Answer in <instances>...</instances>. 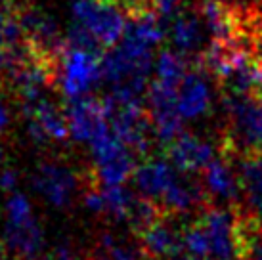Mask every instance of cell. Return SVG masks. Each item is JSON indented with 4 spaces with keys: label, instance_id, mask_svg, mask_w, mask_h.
Here are the masks:
<instances>
[{
    "label": "cell",
    "instance_id": "9c48e42d",
    "mask_svg": "<svg viewBox=\"0 0 262 260\" xmlns=\"http://www.w3.org/2000/svg\"><path fill=\"white\" fill-rule=\"evenodd\" d=\"M184 172L176 168L170 159L153 157L144 161L142 165H136V170L132 174V182L138 195L146 197L155 205H161L168 191L180 182Z\"/></svg>",
    "mask_w": 262,
    "mask_h": 260
},
{
    "label": "cell",
    "instance_id": "7402d4cb",
    "mask_svg": "<svg viewBox=\"0 0 262 260\" xmlns=\"http://www.w3.org/2000/svg\"><path fill=\"white\" fill-rule=\"evenodd\" d=\"M19 186V174L14 168H2L0 170V189L6 193H14Z\"/></svg>",
    "mask_w": 262,
    "mask_h": 260
},
{
    "label": "cell",
    "instance_id": "603a6c76",
    "mask_svg": "<svg viewBox=\"0 0 262 260\" xmlns=\"http://www.w3.org/2000/svg\"><path fill=\"white\" fill-rule=\"evenodd\" d=\"M84 207H86L92 214H103L102 189H90V191L84 195Z\"/></svg>",
    "mask_w": 262,
    "mask_h": 260
},
{
    "label": "cell",
    "instance_id": "30bf717a",
    "mask_svg": "<svg viewBox=\"0 0 262 260\" xmlns=\"http://www.w3.org/2000/svg\"><path fill=\"white\" fill-rule=\"evenodd\" d=\"M167 153L170 163L180 172L189 174V176L201 174L205 166L214 157H219L216 145L211 138L195 134V132H188V130H184L172 144L167 145Z\"/></svg>",
    "mask_w": 262,
    "mask_h": 260
},
{
    "label": "cell",
    "instance_id": "d4e9b609",
    "mask_svg": "<svg viewBox=\"0 0 262 260\" xmlns=\"http://www.w3.org/2000/svg\"><path fill=\"white\" fill-rule=\"evenodd\" d=\"M10 126V109L4 101L0 100V134Z\"/></svg>",
    "mask_w": 262,
    "mask_h": 260
},
{
    "label": "cell",
    "instance_id": "8992f818",
    "mask_svg": "<svg viewBox=\"0 0 262 260\" xmlns=\"http://www.w3.org/2000/svg\"><path fill=\"white\" fill-rule=\"evenodd\" d=\"M33 189L54 209H66L77 193V176L66 165L56 161H44L33 174Z\"/></svg>",
    "mask_w": 262,
    "mask_h": 260
},
{
    "label": "cell",
    "instance_id": "44dd1931",
    "mask_svg": "<svg viewBox=\"0 0 262 260\" xmlns=\"http://www.w3.org/2000/svg\"><path fill=\"white\" fill-rule=\"evenodd\" d=\"M107 249V256L110 260H140V254L136 249H132L128 245H123V243H119V241H113L110 247H105Z\"/></svg>",
    "mask_w": 262,
    "mask_h": 260
},
{
    "label": "cell",
    "instance_id": "f1b7e54d",
    "mask_svg": "<svg viewBox=\"0 0 262 260\" xmlns=\"http://www.w3.org/2000/svg\"><path fill=\"white\" fill-rule=\"evenodd\" d=\"M4 159H6V153H4V147L0 145V165L4 163Z\"/></svg>",
    "mask_w": 262,
    "mask_h": 260
},
{
    "label": "cell",
    "instance_id": "1f68e13d",
    "mask_svg": "<svg viewBox=\"0 0 262 260\" xmlns=\"http://www.w3.org/2000/svg\"><path fill=\"white\" fill-rule=\"evenodd\" d=\"M0 65H2V63H0ZM0 84H2V75H0Z\"/></svg>",
    "mask_w": 262,
    "mask_h": 260
},
{
    "label": "cell",
    "instance_id": "9a60e30c",
    "mask_svg": "<svg viewBox=\"0 0 262 260\" xmlns=\"http://www.w3.org/2000/svg\"><path fill=\"white\" fill-rule=\"evenodd\" d=\"M25 115L27 119L37 121L38 126L46 132V136L54 142H63L69 138V128H67V117L61 109L52 103V101L40 98L35 103H25Z\"/></svg>",
    "mask_w": 262,
    "mask_h": 260
},
{
    "label": "cell",
    "instance_id": "ffe728a7",
    "mask_svg": "<svg viewBox=\"0 0 262 260\" xmlns=\"http://www.w3.org/2000/svg\"><path fill=\"white\" fill-rule=\"evenodd\" d=\"M4 214H6L8 222H19V220L35 216L29 197L23 193H17V191L10 193L6 205H4Z\"/></svg>",
    "mask_w": 262,
    "mask_h": 260
},
{
    "label": "cell",
    "instance_id": "8fae6325",
    "mask_svg": "<svg viewBox=\"0 0 262 260\" xmlns=\"http://www.w3.org/2000/svg\"><path fill=\"white\" fill-rule=\"evenodd\" d=\"M201 186L205 197L212 199L214 205H230L241 197L237 166L228 159L214 157L201 172Z\"/></svg>",
    "mask_w": 262,
    "mask_h": 260
},
{
    "label": "cell",
    "instance_id": "e0dca14e",
    "mask_svg": "<svg viewBox=\"0 0 262 260\" xmlns=\"http://www.w3.org/2000/svg\"><path fill=\"white\" fill-rule=\"evenodd\" d=\"M103 197V214L119 220V222H128L132 210L136 207L138 197L132 189H128L124 184L121 186H102Z\"/></svg>",
    "mask_w": 262,
    "mask_h": 260
},
{
    "label": "cell",
    "instance_id": "ac0fdd59",
    "mask_svg": "<svg viewBox=\"0 0 262 260\" xmlns=\"http://www.w3.org/2000/svg\"><path fill=\"white\" fill-rule=\"evenodd\" d=\"M189 67L182 52L163 50L155 61V80L170 88H180L184 77L188 75Z\"/></svg>",
    "mask_w": 262,
    "mask_h": 260
},
{
    "label": "cell",
    "instance_id": "4dcf8cb0",
    "mask_svg": "<svg viewBox=\"0 0 262 260\" xmlns=\"http://www.w3.org/2000/svg\"><path fill=\"white\" fill-rule=\"evenodd\" d=\"M96 260H110V256H100V258H96Z\"/></svg>",
    "mask_w": 262,
    "mask_h": 260
},
{
    "label": "cell",
    "instance_id": "52a82bcc",
    "mask_svg": "<svg viewBox=\"0 0 262 260\" xmlns=\"http://www.w3.org/2000/svg\"><path fill=\"white\" fill-rule=\"evenodd\" d=\"M66 117L69 138L79 144H90L102 130L110 126V117L105 113L103 101L90 96L69 98Z\"/></svg>",
    "mask_w": 262,
    "mask_h": 260
},
{
    "label": "cell",
    "instance_id": "cb8c5ba5",
    "mask_svg": "<svg viewBox=\"0 0 262 260\" xmlns=\"http://www.w3.org/2000/svg\"><path fill=\"white\" fill-rule=\"evenodd\" d=\"M8 17H10V10H6V6L0 2V63L8 48Z\"/></svg>",
    "mask_w": 262,
    "mask_h": 260
},
{
    "label": "cell",
    "instance_id": "7a4b0ae2",
    "mask_svg": "<svg viewBox=\"0 0 262 260\" xmlns=\"http://www.w3.org/2000/svg\"><path fill=\"white\" fill-rule=\"evenodd\" d=\"M88 145L102 186H121L130 180L136 170L134 151L111 130V124Z\"/></svg>",
    "mask_w": 262,
    "mask_h": 260
},
{
    "label": "cell",
    "instance_id": "484cf974",
    "mask_svg": "<svg viewBox=\"0 0 262 260\" xmlns=\"http://www.w3.org/2000/svg\"><path fill=\"white\" fill-rule=\"evenodd\" d=\"M168 260H214V258H211V256H197V254H189V253H178V254H174L172 258H168Z\"/></svg>",
    "mask_w": 262,
    "mask_h": 260
},
{
    "label": "cell",
    "instance_id": "d6a6232c",
    "mask_svg": "<svg viewBox=\"0 0 262 260\" xmlns=\"http://www.w3.org/2000/svg\"><path fill=\"white\" fill-rule=\"evenodd\" d=\"M46 260H52V256H50V258H46Z\"/></svg>",
    "mask_w": 262,
    "mask_h": 260
},
{
    "label": "cell",
    "instance_id": "4fadbf2b",
    "mask_svg": "<svg viewBox=\"0 0 262 260\" xmlns=\"http://www.w3.org/2000/svg\"><path fill=\"white\" fill-rule=\"evenodd\" d=\"M4 243L8 251L23 260H35L42 253L44 247V231L37 218L31 216L19 222H8L4 224Z\"/></svg>",
    "mask_w": 262,
    "mask_h": 260
},
{
    "label": "cell",
    "instance_id": "7c38bea8",
    "mask_svg": "<svg viewBox=\"0 0 262 260\" xmlns=\"http://www.w3.org/2000/svg\"><path fill=\"white\" fill-rule=\"evenodd\" d=\"M142 251L155 260H168L182 253V230L165 218H155L140 231Z\"/></svg>",
    "mask_w": 262,
    "mask_h": 260
},
{
    "label": "cell",
    "instance_id": "277c9868",
    "mask_svg": "<svg viewBox=\"0 0 262 260\" xmlns=\"http://www.w3.org/2000/svg\"><path fill=\"white\" fill-rule=\"evenodd\" d=\"M230 138L245 153L262 151V98L233 94L224 100Z\"/></svg>",
    "mask_w": 262,
    "mask_h": 260
},
{
    "label": "cell",
    "instance_id": "f546056e",
    "mask_svg": "<svg viewBox=\"0 0 262 260\" xmlns=\"http://www.w3.org/2000/svg\"><path fill=\"white\" fill-rule=\"evenodd\" d=\"M255 249H258V251H262V231L258 233V243L255 245Z\"/></svg>",
    "mask_w": 262,
    "mask_h": 260
},
{
    "label": "cell",
    "instance_id": "3957f363",
    "mask_svg": "<svg viewBox=\"0 0 262 260\" xmlns=\"http://www.w3.org/2000/svg\"><path fill=\"white\" fill-rule=\"evenodd\" d=\"M207 237L209 256L214 260H237L243 253L239 220L228 205H214L197 218Z\"/></svg>",
    "mask_w": 262,
    "mask_h": 260
},
{
    "label": "cell",
    "instance_id": "5b68a950",
    "mask_svg": "<svg viewBox=\"0 0 262 260\" xmlns=\"http://www.w3.org/2000/svg\"><path fill=\"white\" fill-rule=\"evenodd\" d=\"M75 21L86 27L102 48L115 46L126 29V12L111 0H75Z\"/></svg>",
    "mask_w": 262,
    "mask_h": 260
},
{
    "label": "cell",
    "instance_id": "2e32d148",
    "mask_svg": "<svg viewBox=\"0 0 262 260\" xmlns=\"http://www.w3.org/2000/svg\"><path fill=\"white\" fill-rule=\"evenodd\" d=\"M201 15L207 23V29L214 36V40H220V42L235 40L237 21L230 12V8L224 6L220 0H203Z\"/></svg>",
    "mask_w": 262,
    "mask_h": 260
},
{
    "label": "cell",
    "instance_id": "4316f807",
    "mask_svg": "<svg viewBox=\"0 0 262 260\" xmlns=\"http://www.w3.org/2000/svg\"><path fill=\"white\" fill-rule=\"evenodd\" d=\"M247 260H262V251H258V249H253V251L249 253Z\"/></svg>",
    "mask_w": 262,
    "mask_h": 260
},
{
    "label": "cell",
    "instance_id": "6da1fadb",
    "mask_svg": "<svg viewBox=\"0 0 262 260\" xmlns=\"http://www.w3.org/2000/svg\"><path fill=\"white\" fill-rule=\"evenodd\" d=\"M102 54L79 46H69L66 42L56 67V80L67 98L86 96L100 84V80H103L100 63Z\"/></svg>",
    "mask_w": 262,
    "mask_h": 260
},
{
    "label": "cell",
    "instance_id": "ba28073f",
    "mask_svg": "<svg viewBox=\"0 0 262 260\" xmlns=\"http://www.w3.org/2000/svg\"><path fill=\"white\" fill-rule=\"evenodd\" d=\"M214 90L205 69H189L176 96V109L184 123L201 121L212 111Z\"/></svg>",
    "mask_w": 262,
    "mask_h": 260
},
{
    "label": "cell",
    "instance_id": "5bb4252c",
    "mask_svg": "<svg viewBox=\"0 0 262 260\" xmlns=\"http://www.w3.org/2000/svg\"><path fill=\"white\" fill-rule=\"evenodd\" d=\"M241 201L249 216L262 222V151L245 153L237 163Z\"/></svg>",
    "mask_w": 262,
    "mask_h": 260
},
{
    "label": "cell",
    "instance_id": "83f0119b",
    "mask_svg": "<svg viewBox=\"0 0 262 260\" xmlns=\"http://www.w3.org/2000/svg\"><path fill=\"white\" fill-rule=\"evenodd\" d=\"M8 256V247L6 243H0V260H6Z\"/></svg>",
    "mask_w": 262,
    "mask_h": 260
},
{
    "label": "cell",
    "instance_id": "d6986e66",
    "mask_svg": "<svg viewBox=\"0 0 262 260\" xmlns=\"http://www.w3.org/2000/svg\"><path fill=\"white\" fill-rule=\"evenodd\" d=\"M170 38L176 50L186 54L197 48V44L201 40V27H199V19L193 14H182L178 15L172 23V31H170Z\"/></svg>",
    "mask_w": 262,
    "mask_h": 260
}]
</instances>
